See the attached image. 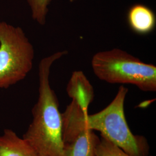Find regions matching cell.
<instances>
[{"instance_id": "6da1fadb", "label": "cell", "mask_w": 156, "mask_h": 156, "mask_svg": "<svg viewBox=\"0 0 156 156\" xmlns=\"http://www.w3.org/2000/svg\"><path fill=\"white\" fill-rule=\"evenodd\" d=\"M67 53L66 50L57 51L39 62L38 98L32 109V122L23 136L39 154L66 156L62 113L57 95L50 86L49 77L52 65Z\"/></svg>"}, {"instance_id": "7a4b0ae2", "label": "cell", "mask_w": 156, "mask_h": 156, "mask_svg": "<svg viewBox=\"0 0 156 156\" xmlns=\"http://www.w3.org/2000/svg\"><path fill=\"white\" fill-rule=\"evenodd\" d=\"M95 75L111 84H129L146 92L156 91V66L124 50L114 48L97 52L91 62Z\"/></svg>"}, {"instance_id": "3957f363", "label": "cell", "mask_w": 156, "mask_h": 156, "mask_svg": "<svg viewBox=\"0 0 156 156\" xmlns=\"http://www.w3.org/2000/svg\"><path fill=\"white\" fill-rule=\"evenodd\" d=\"M128 90L119 87L111 102L102 111L86 117V127L100 132L101 135L131 156H147L149 147L145 137L133 134L124 114V102Z\"/></svg>"}, {"instance_id": "277c9868", "label": "cell", "mask_w": 156, "mask_h": 156, "mask_svg": "<svg viewBox=\"0 0 156 156\" xmlns=\"http://www.w3.org/2000/svg\"><path fill=\"white\" fill-rule=\"evenodd\" d=\"M35 51L22 28L0 22V89L26 78L33 67Z\"/></svg>"}, {"instance_id": "5b68a950", "label": "cell", "mask_w": 156, "mask_h": 156, "mask_svg": "<svg viewBox=\"0 0 156 156\" xmlns=\"http://www.w3.org/2000/svg\"><path fill=\"white\" fill-rule=\"evenodd\" d=\"M89 115L77 101L72 100L62 113V137L66 156H94L98 136L86 125Z\"/></svg>"}, {"instance_id": "8992f818", "label": "cell", "mask_w": 156, "mask_h": 156, "mask_svg": "<svg viewBox=\"0 0 156 156\" xmlns=\"http://www.w3.org/2000/svg\"><path fill=\"white\" fill-rule=\"evenodd\" d=\"M68 94L72 100L77 101L84 111L93 101L94 89L82 71H74L67 85Z\"/></svg>"}, {"instance_id": "52a82bcc", "label": "cell", "mask_w": 156, "mask_h": 156, "mask_svg": "<svg viewBox=\"0 0 156 156\" xmlns=\"http://www.w3.org/2000/svg\"><path fill=\"white\" fill-rule=\"evenodd\" d=\"M127 22L129 27L134 33L146 35L151 33L155 28L156 17L150 8L137 4L129 9Z\"/></svg>"}, {"instance_id": "ba28073f", "label": "cell", "mask_w": 156, "mask_h": 156, "mask_svg": "<svg viewBox=\"0 0 156 156\" xmlns=\"http://www.w3.org/2000/svg\"><path fill=\"white\" fill-rule=\"evenodd\" d=\"M0 156H39V154L14 131L8 128L0 135Z\"/></svg>"}, {"instance_id": "9c48e42d", "label": "cell", "mask_w": 156, "mask_h": 156, "mask_svg": "<svg viewBox=\"0 0 156 156\" xmlns=\"http://www.w3.org/2000/svg\"><path fill=\"white\" fill-rule=\"evenodd\" d=\"M30 8L31 16L40 26H45L51 0H26Z\"/></svg>"}, {"instance_id": "30bf717a", "label": "cell", "mask_w": 156, "mask_h": 156, "mask_svg": "<svg viewBox=\"0 0 156 156\" xmlns=\"http://www.w3.org/2000/svg\"><path fill=\"white\" fill-rule=\"evenodd\" d=\"M94 156H131L101 136L100 141L95 147Z\"/></svg>"}, {"instance_id": "8fae6325", "label": "cell", "mask_w": 156, "mask_h": 156, "mask_svg": "<svg viewBox=\"0 0 156 156\" xmlns=\"http://www.w3.org/2000/svg\"><path fill=\"white\" fill-rule=\"evenodd\" d=\"M39 156H45V155H42V154H39Z\"/></svg>"}]
</instances>
